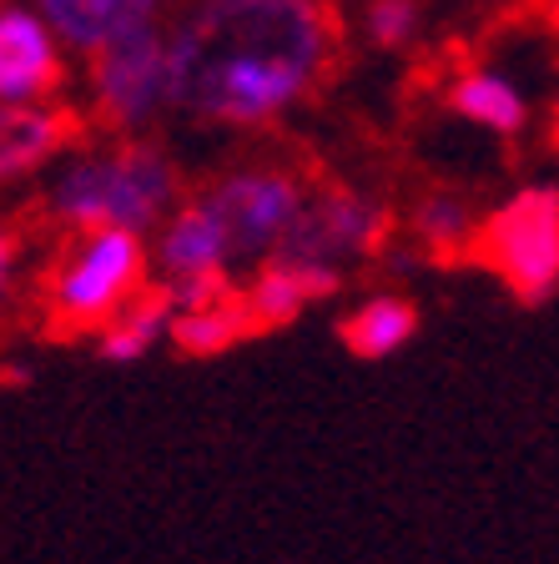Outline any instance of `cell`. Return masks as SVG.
Listing matches in <instances>:
<instances>
[{"mask_svg": "<svg viewBox=\"0 0 559 564\" xmlns=\"http://www.w3.org/2000/svg\"><path fill=\"white\" fill-rule=\"evenodd\" d=\"M388 232H394V217H388L384 202L363 197V192H323V197L308 202L282 252L343 268L353 258H373L388 242Z\"/></svg>", "mask_w": 559, "mask_h": 564, "instance_id": "52a82bcc", "label": "cell"}, {"mask_svg": "<svg viewBox=\"0 0 559 564\" xmlns=\"http://www.w3.org/2000/svg\"><path fill=\"white\" fill-rule=\"evenodd\" d=\"M419 333V313L408 297H394V293H373L353 307L348 317L338 323V338L348 352L378 364V358H394L408 338Z\"/></svg>", "mask_w": 559, "mask_h": 564, "instance_id": "7c38bea8", "label": "cell"}, {"mask_svg": "<svg viewBox=\"0 0 559 564\" xmlns=\"http://www.w3.org/2000/svg\"><path fill=\"white\" fill-rule=\"evenodd\" d=\"M413 237H419V247L449 258V252H459V247L479 242V227H474V212H469L464 202L439 192V197L419 202V212H413Z\"/></svg>", "mask_w": 559, "mask_h": 564, "instance_id": "2e32d148", "label": "cell"}, {"mask_svg": "<svg viewBox=\"0 0 559 564\" xmlns=\"http://www.w3.org/2000/svg\"><path fill=\"white\" fill-rule=\"evenodd\" d=\"M479 258L514 297L539 303L559 288V192L525 187L479 227Z\"/></svg>", "mask_w": 559, "mask_h": 564, "instance_id": "5b68a950", "label": "cell"}, {"mask_svg": "<svg viewBox=\"0 0 559 564\" xmlns=\"http://www.w3.org/2000/svg\"><path fill=\"white\" fill-rule=\"evenodd\" d=\"M152 272L147 232L127 227H86L66 242L46 278V313L61 333H101L111 317H121L141 293Z\"/></svg>", "mask_w": 559, "mask_h": 564, "instance_id": "3957f363", "label": "cell"}, {"mask_svg": "<svg viewBox=\"0 0 559 564\" xmlns=\"http://www.w3.org/2000/svg\"><path fill=\"white\" fill-rule=\"evenodd\" d=\"M202 197L212 202V212L227 227L237 268H262L268 258H278L288 232L298 227V217L308 212V192L292 172L278 166H252V172L217 176Z\"/></svg>", "mask_w": 559, "mask_h": 564, "instance_id": "8992f818", "label": "cell"}, {"mask_svg": "<svg viewBox=\"0 0 559 564\" xmlns=\"http://www.w3.org/2000/svg\"><path fill=\"white\" fill-rule=\"evenodd\" d=\"M338 288H343V268L278 252V258H268L252 272V282L243 288V297H247V313H252L257 333H262V328H282V323H292L308 303L338 293Z\"/></svg>", "mask_w": 559, "mask_h": 564, "instance_id": "9c48e42d", "label": "cell"}, {"mask_svg": "<svg viewBox=\"0 0 559 564\" xmlns=\"http://www.w3.org/2000/svg\"><path fill=\"white\" fill-rule=\"evenodd\" d=\"M243 333H257L243 288H227V293L207 297V303H186V307H176V317H172V343L182 352H197V358H212V352L233 348Z\"/></svg>", "mask_w": 559, "mask_h": 564, "instance_id": "4fadbf2b", "label": "cell"}, {"mask_svg": "<svg viewBox=\"0 0 559 564\" xmlns=\"http://www.w3.org/2000/svg\"><path fill=\"white\" fill-rule=\"evenodd\" d=\"M76 137V117L56 101L6 106L0 111V176H31L46 162H56Z\"/></svg>", "mask_w": 559, "mask_h": 564, "instance_id": "8fae6325", "label": "cell"}, {"mask_svg": "<svg viewBox=\"0 0 559 564\" xmlns=\"http://www.w3.org/2000/svg\"><path fill=\"white\" fill-rule=\"evenodd\" d=\"M166 35L176 111L207 127L288 117L333 61L323 0H192Z\"/></svg>", "mask_w": 559, "mask_h": 564, "instance_id": "6da1fadb", "label": "cell"}, {"mask_svg": "<svg viewBox=\"0 0 559 564\" xmlns=\"http://www.w3.org/2000/svg\"><path fill=\"white\" fill-rule=\"evenodd\" d=\"M363 35L378 51H404L419 35V6L413 0H368L363 11Z\"/></svg>", "mask_w": 559, "mask_h": 564, "instance_id": "e0dca14e", "label": "cell"}, {"mask_svg": "<svg viewBox=\"0 0 559 564\" xmlns=\"http://www.w3.org/2000/svg\"><path fill=\"white\" fill-rule=\"evenodd\" d=\"M449 106H454L464 121L494 131V137H519L529 121L525 91L499 76V70H464L454 86H449Z\"/></svg>", "mask_w": 559, "mask_h": 564, "instance_id": "9a60e30c", "label": "cell"}, {"mask_svg": "<svg viewBox=\"0 0 559 564\" xmlns=\"http://www.w3.org/2000/svg\"><path fill=\"white\" fill-rule=\"evenodd\" d=\"M31 6L82 56H96L101 46L141 31V25H157L166 15V0H31Z\"/></svg>", "mask_w": 559, "mask_h": 564, "instance_id": "30bf717a", "label": "cell"}, {"mask_svg": "<svg viewBox=\"0 0 559 564\" xmlns=\"http://www.w3.org/2000/svg\"><path fill=\"white\" fill-rule=\"evenodd\" d=\"M172 317H176V297L166 293L162 282H152L127 313L111 317L96 333V352H101L106 364H137V358L152 352L157 338H172Z\"/></svg>", "mask_w": 559, "mask_h": 564, "instance_id": "5bb4252c", "label": "cell"}, {"mask_svg": "<svg viewBox=\"0 0 559 564\" xmlns=\"http://www.w3.org/2000/svg\"><path fill=\"white\" fill-rule=\"evenodd\" d=\"M182 207V172L152 141H117L106 152H86L61 166L51 182V212L71 232L86 227H127L157 232Z\"/></svg>", "mask_w": 559, "mask_h": 564, "instance_id": "7a4b0ae2", "label": "cell"}, {"mask_svg": "<svg viewBox=\"0 0 559 564\" xmlns=\"http://www.w3.org/2000/svg\"><path fill=\"white\" fill-rule=\"evenodd\" d=\"M56 25L35 6H6L0 11V106H31L51 101L61 91L66 61H61Z\"/></svg>", "mask_w": 559, "mask_h": 564, "instance_id": "ba28073f", "label": "cell"}, {"mask_svg": "<svg viewBox=\"0 0 559 564\" xmlns=\"http://www.w3.org/2000/svg\"><path fill=\"white\" fill-rule=\"evenodd\" d=\"M86 86H92V111L117 137H141L152 121L176 111L166 25H141V31L101 46L96 56H86Z\"/></svg>", "mask_w": 559, "mask_h": 564, "instance_id": "277c9868", "label": "cell"}]
</instances>
